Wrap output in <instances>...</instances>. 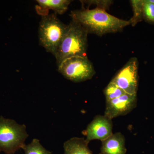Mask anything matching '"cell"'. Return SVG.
Wrapping results in <instances>:
<instances>
[{"label": "cell", "mask_w": 154, "mask_h": 154, "mask_svg": "<svg viewBox=\"0 0 154 154\" xmlns=\"http://www.w3.org/2000/svg\"><path fill=\"white\" fill-rule=\"evenodd\" d=\"M70 16L72 20L82 26L88 33H94L99 36L119 32L130 25L128 20L119 19L99 8L72 11Z\"/></svg>", "instance_id": "cell-1"}, {"label": "cell", "mask_w": 154, "mask_h": 154, "mask_svg": "<svg viewBox=\"0 0 154 154\" xmlns=\"http://www.w3.org/2000/svg\"><path fill=\"white\" fill-rule=\"evenodd\" d=\"M85 28L72 20L67 28L54 56L58 66L68 58L75 56H87L88 35Z\"/></svg>", "instance_id": "cell-2"}, {"label": "cell", "mask_w": 154, "mask_h": 154, "mask_svg": "<svg viewBox=\"0 0 154 154\" xmlns=\"http://www.w3.org/2000/svg\"><path fill=\"white\" fill-rule=\"evenodd\" d=\"M67 27L56 14L42 15L38 30L39 44L54 56Z\"/></svg>", "instance_id": "cell-3"}, {"label": "cell", "mask_w": 154, "mask_h": 154, "mask_svg": "<svg viewBox=\"0 0 154 154\" xmlns=\"http://www.w3.org/2000/svg\"><path fill=\"white\" fill-rule=\"evenodd\" d=\"M28 136L25 125L0 116V152L15 153L24 146Z\"/></svg>", "instance_id": "cell-4"}, {"label": "cell", "mask_w": 154, "mask_h": 154, "mask_svg": "<svg viewBox=\"0 0 154 154\" xmlns=\"http://www.w3.org/2000/svg\"><path fill=\"white\" fill-rule=\"evenodd\" d=\"M57 66L58 72L66 79L74 82L91 79L96 73L93 64L85 56L68 58Z\"/></svg>", "instance_id": "cell-5"}, {"label": "cell", "mask_w": 154, "mask_h": 154, "mask_svg": "<svg viewBox=\"0 0 154 154\" xmlns=\"http://www.w3.org/2000/svg\"><path fill=\"white\" fill-rule=\"evenodd\" d=\"M138 63L137 58L132 57L116 73L110 82L126 94H137L138 87Z\"/></svg>", "instance_id": "cell-6"}, {"label": "cell", "mask_w": 154, "mask_h": 154, "mask_svg": "<svg viewBox=\"0 0 154 154\" xmlns=\"http://www.w3.org/2000/svg\"><path fill=\"white\" fill-rule=\"evenodd\" d=\"M137 94H125L111 101L106 102L105 116L112 119L128 114L137 104Z\"/></svg>", "instance_id": "cell-7"}, {"label": "cell", "mask_w": 154, "mask_h": 154, "mask_svg": "<svg viewBox=\"0 0 154 154\" xmlns=\"http://www.w3.org/2000/svg\"><path fill=\"white\" fill-rule=\"evenodd\" d=\"M112 119L105 115H98L88 125L85 133L86 140L89 143L91 140L107 139L113 134Z\"/></svg>", "instance_id": "cell-8"}, {"label": "cell", "mask_w": 154, "mask_h": 154, "mask_svg": "<svg viewBox=\"0 0 154 154\" xmlns=\"http://www.w3.org/2000/svg\"><path fill=\"white\" fill-rule=\"evenodd\" d=\"M125 138L121 133L117 132L102 141L101 148L102 154H125Z\"/></svg>", "instance_id": "cell-9"}, {"label": "cell", "mask_w": 154, "mask_h": 154, "mask_svg": "<svg viewBox=\"0 0 154 154\" xmlns=\"http://www.w3.org/2000/svg\"><path fill=\"white\" fill-rule=\"evenodd\" d=\"M84 138L75 137L63 144L64 154H93Z\"/></svg>", "instance_id": "cell-10"}, {"label": "cell", "mask_w": 154, "mask_h": 154, "mask_svg": "<svg viewBox=\"0 0 154 154\" xmlns=\"http://www.w3.org/2000/svg\"><path fill=\"white\" fill-rule=\"evenodd\" d=\"M39 7L44 9H51L56 14H62L68 8L72 1L70 0H37Z\"/></svg>", "instance_id": "cell-11"}, {"label": "cell", "mask_w": 154, "mask_h": 154, "mask_svg": "<svg viewBox=\"0 0 154 154\" xmlns=\"http://www.w3.org/2000/svg\"><path fill=\"white\" fill-rule=\"evenodd\" d=\"M132 6L133 15L128 21L130 25L135 26L143 19V5L144 0H131L130 1Z\"/></svg>", "instance_id": "cell-12"}, {"label": "cell", "mask_w": 154, "mask_h": 154, "mask_svg": "<svg viewBox=\"0 0 154 154\" xmlns=\"http://www.w3.org/2000/svg\"><path fill=\"white\" fill-rule=\"evenodd\" d=\"M22 149L25 151V154H52L42 145L37 139H33L30 143L25 144Z\"/></svg>", "instance_id": "cell-13"}, {"label": "cell", "mask_w": 154, "mask_h": 154, "mask_svg": "<svg viewBox=\"0 0 154 154\" xmlns=\"http://www.w3.org/2000/svg\"><path fill=\"white\" fill-rule=\"evenodd\" d=\"M104 94L105 96L106 102H107L118 98L125 93L118 86L110 82L104 90Z\"/></svg>", "instance_id": "cell-14"}, {"label": "cell", "mask_w": 154, "mask_h": 154, "mask_svg": "<svg viewBox=\"0 0 154 154\" xmlns=\"http://www.w3.org/2000/svg\"><path fill=\"white\" fill-rule=\"evenodd\" d=\"M143 19L154 25V5L144 0L143 5Z\"/></svg>", "instance_id": "cell-15"}, {"label": "cell", "mask_w": 154, "mask_h": 154, "mask_svg": "<svg viewBox=\"0 0 154 154\" xmlns=\"http://www.w3.org/2000/svg\"><path fill=\"white\" fill-rule=\"evenodd\" d=\"M148 2L154 5V0H147Z\"/></svg>", "instance_id": "cell-16"}]
</instances>
